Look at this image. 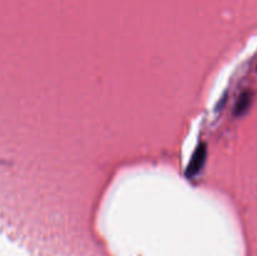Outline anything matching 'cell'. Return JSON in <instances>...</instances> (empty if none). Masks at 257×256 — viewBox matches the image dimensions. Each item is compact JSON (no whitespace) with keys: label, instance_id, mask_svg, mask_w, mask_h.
Here are the masks:
<instances>
[{"label":"cell","instance_id":"6da1fadb","mask_svg":"<svg viewBox=\"0 0 257 256\" xmlns=\"http://www.w3.org/2000/svg\"><path fill=\"white\" fill-rule=\"evenodd\" d=\"M206 155H207V150H206L205 143H201L197 148H196L195 153H193L192 158H191L190 163L186 170V176L188 178H192L202 170L203 165L206 162Z\"/></svg>","mask_w":257,"mask_h":256},{"label":"cell","instance_id":"7a4b0ae2","mask_svg":"<svg viewBox=\"0 0 257 256\" xmlns=\"http://www.w3.org/2000/svg\"><path fill=\"white\" fill-rule=\"evenodd\" d=\"M252 99H253V94L251 90H246V92H243L242 94L240 95L237 102H236L235 115L240 117V115L245 114V113L248 110V108L251 107V104H252Z\"/></svg>","mask_w":257,"mask_h":256}]
</instances>
